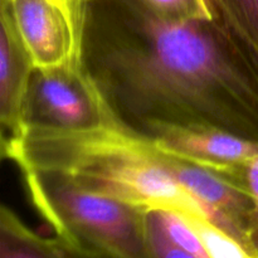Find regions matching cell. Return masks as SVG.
<instances>
[{
  "label": "cell",
  "mask_w": 258,
  "mask_h": 258,
  "mask_svg": "<svg viewBox=\"0 0 258 258\" xmlns=\"http://www.w3.org/2000/svg\"><path fill=\"white\" fill-rule=\"evenodd\" d=\"M22 174L34 208L73 253L83 258H153L149 212L83 191L53 174Z\"/></svg>",
  "instance_id": "3957f363"
},
{
  "label": "cell",
  "mask_w": 258,
  "mask_h": 258,
  "mask_svg": "<svg viewBox=\"0 0 258 258\" xmlns=\"http://www.w3.org/2000/svg\"><path fill=\"white\" fill-rule=\"evenodd\" d=\"M66 251H67V258H83V257H81V256H77V254H76V253H73V252L70 251V249H68L67 247H66Z\"/></svg>",
  "instance_id": "5bb4252c"
},
{
  "label": "cell",
  "mask_w": 258,
  "mask_h": 258,
  "mask_svg": "<svg viewBox=\"0 0 258 258\" xmlns=\"http://www.w3.org/2000/svg\"><path fill=\"white\" fill-rule=\"evenodd\" d=\"M108 102L86 68L34 71L30 122L59 128H86L102 122Z\"/></svg>",
  "instance_id": "5b68a950"
},
{
  "label": "cell",
  "mask_w": 258,
  "mask_h": 258,
  "mask_svg": "<svg viewBox=\"0 0 258 258\" xmlns=\"http://www.w3.org/2000/svg\"><path fill=\"white\" fill-rule=\"evenodd\" d=\"M153 213L161 231L176 247L198 258H209L196 232L178 214L170 211H154Z\"/></svg>",
  "instance_id": "8fae6325"
},
{
  "label": "cell",
  "mask_w": 258,
  "mask_h": 258,
  "mask_svg": "<svg viewBox=\"0 0 258 258\" xmlns=\"http://www.w3.org/2000/svg\"><path fill=\"white\" fill-rule=\"evenodd\" d=\"M253 169H254V171H256V174L258 175V155L256 156V158H254V160H253Z\"/></svg>",
  "instance_id": "9a60e30c"
},
{
  "label": "cell",
  "mask_w": 258,
  "mask_h": 258,
  "mask_svg": "<svg viewBox=\"0 0 258 258\" xmlns=\"http://www.w3.org/2000/svg\"><path fill=\"white\" fill-rule=\"evenodd\" d=\"M35 70H82L83 39L58 0H0Z\"/></svg>",
  "instance_id": "277c9868"
},
{
  "label": "cell",
  "mask_w": 258,
  "mask_h": 258,
  "mask_svg": "<svg viewBox=\"0 0 258 258\" xmlns=\"http://www.w3.org/2000/svg\"><path fill=\"white\" fill-rule=\"evenodd\" d=\"M148 136L168 155L246 186V169L258 155V141L202 126L154 125Z\"/></svg>",
  "instance_id": "8992f818"
},
{
  "label": "cell",
  "mask_w": 258,
  "mask_h": 258,
  "mask_svg": "<svg viewBox=\"0 0 258 258\" xmlns=\"http://www.w3.org/2000/svg\"><path fill=\"white\" fill-rule=\"evenodd\" d=\"M214 22L258 64V0H206Z\"/></svg>",
  "instance_id": "9c48e42d"
},
{
  "label": "cell",
  "mask_w": 258,
  "mask_h": 258,
  "mask_svg": "<svg viewBox=\"0 0 258 258\" xmlns=\"http://www.w3.org/2000/svg\"><path fill=\"white\" fill-rule=\"evenodd\" d=\"M0 258H67V251L57 238L35 233L12 208L2 206Z\"/></svg>",
  "instance_id": "ba28073f"
},
{
  "label": "cell",
  "mask_w": 258,
  "mask_h": 258,
  "mask_svg": "<svg viewBox=\"0 0 258 258\" xmlns=\"http://www.w3.org/2000/svg\"><path fill=\"white\" fill-rule=\"evenodd\" d=\"M148 239L153 258H198L169 241L156 222L153 212L148 213Z\"/></svg>",
  "instance_id": "7c38bea8"
},
{
  "label": "cell",
  "mask_w": 258,
  "mask_h": 258,
  "mask_svg": "<svg viewBox=\"0 0 258 258\" xmlns=\"http://www.w3.org/2000/svg\"><path fill=\"white\" fill-rule=\"evenodd\" d=\"M58 2L62 3V4L67 8L70 14L72 15L73 20H75L76 25H77L78 28V32H80L81 37H82L83 39V35H85L86 17H87L90 0H58Z\"/></svg>",
  "instance_id": "4fadbf2b"
},
{
  "label": "cell",
  "mask_w": 258,
  "mask_h": 258,
  "mask_svg": "<svg viewBox=\"0 0 258 258\" xmlns=\"http://www.w3.org/2000/svg\"><path fill=\"white\" fill-rule=\"evenodd\" d=\"M197 233L209 258H258L238 239L203 214H178Z\"/></svg>",
  "instance_id": "30bf717a"
},
{
  "label": "cell",
  "mask_w": 258,
  "mask_h": 258,
  "mask_svg": "<svg viewBox=\"0 0 258 258\" xmlns=\"http://www.w3.org/2000/svg\"><path fill=\"white\" fill-rule=\"evenodd\" d=\"M0 123L3 158L14 161L30 130L34 66L10 14L0 8Z\"/></svg>",
  "instance_id": "52a82bcc"
},
{
  "label": "cell",
  "mask_w": 258,
  "mask_h": 258,
  "mask_svg": "<svg viewBox=\"0 0 258 258\" xmlns=\"http://www.w3.org/2000/svg\"><path fill=\"white\" fill-rule=\"evenodd\" d=\"M83 64L118 118L213 127L258 141V64L212 17L143 0H90Z\"/></svg>",
  "instance_id": "6da1fadb"
},
{
  "label": "cell",
  "mask_w": 258,
  "mask_h": 258,
  "mask_svg": "<svg viewBox=\"0 0 258 258\" xmlns=\"http://www.w3.org/2000/svg\"><path fill=\"white\" fill-rule=\"evenodd\" d=\"M13 163L20 171L58 175L81 190L146 212L208 217L201 202L169 173L168 154L126 126L111 106L102 122L91 127L32 123Z\"/></svg>",
  "instance_id": "7a4b0ae2"
}]
</instances>
